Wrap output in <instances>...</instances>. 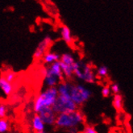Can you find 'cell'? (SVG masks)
<instances>
[{
	"label": "cell",
	"mask_w": 133,
	"mask_h": 133,
	"mask_svg": "<svg viewBox=\"0 0 133 133\" xmlns=\"http://www.w3.org/2000/svg\"><path fill=\"white\" fill-rule=\"evenodd\" d=\"M58 95L59 94L57 87L46 88L36 97L33 105L34 111L36 114H39L44 108L52 107L56 103Z\"/></svg>",
	"instance_id": "obj_1"
},
{
	"label": "cell",
	"mask_w": 133,
	"mask_h": 133,
	"mask_svg": "<svg viewBox=\"0 0 133 133\" xmlns=\"http://www.w3.org/2000/svg\"><path fill=\"white\" fill-rule=\"evenodd\" d=\"M84 121V116L79 111H76L71 113H62L57 115L55 125L58 128L70 129L77 128Z\"/></svg>",
	"instance_id": "obj_2"
},
{
	"label": "cell",
	"mask_w": 133,
	"mask_h": 133,
	"mask_svg": "<svg viewBox=\"0 0 133 133\" xmlns=\"http://www.w3.org/2000/svg\"><path fill=\"white\" fill-rule=\"evenodd\" d=\"M74 75L78 79L88 83H94L95 81V75L92 69L87 64L80 61H75L73 65Z\"/></svg>",
	"instance_id": "obj_3"
},
{
	"label": "cell",
	"mask_w": 133,
	"mask_h": 133,
	"mask_svg": "<svg viewBox=\"0 0 133 133\" xmlns=\"http://www.w3.org/2000/svg\"><path fill=\"white\" fill-rule=\"evenodd\" d=\"M69 95L75 104L78 107L85 103L91 96V91L81 84H73L70 89Z\"/></svg>",
	"instance_id": "obj_4"
},
{
	"label": "cell",
	"mask_w": 133,
	"mask_h": 133,
	"mask_svg": "<svg viewBox=\"0 0 133 133\" xmlns=\"http://www.w3.org/2000/svg\"><path fill=\"white\" fill-rule=\"evenodd\" d=\"M52 109L57 115H60L62 113L74 112L77 111V106L69 96L58 95Z\"/></svg>",
	"instance_id": "obj_5"
},
{
	"label": "cell",
	"mask_w": 133,
	"mask_h": 133,
	"mask_svg": "<svg viewBox=\"0 0 133 133\" xmlns=\"http://www.w3.org/2000/svg\"><path fill=\"white\" fill-rule=\"evenodd\" d=\"M52 43V39L49 36H45L43 40L38 44L36 49L33 53V57L36 60L41 59L47 53V50Z\"/></svg>",
	"instance_id": "obj_6"
},
{
	"label": "cell",
	"mask_w": 133,
	"mask_h": 133,
	"mask_svg": "<svg viewBox=\"0 0 133 133\" xmlns=\"http://www.w3.org/2000/svg\"><path fill=\"white\" fill-rule=\"evenodd\" d=\"M42 74L44 75V82L46 87L48 88L57 87L60 83V79L57 76L54 74L49 69V67L44 68L42 70Z\"/></svg>",
	"instance_id": "obj_7"
},
{
	"label": "cell",
	"mask_w": 133,
	"mask_h": 133,
	"mask_svg": "<svg viewBox=\"0 0 133 133\" xmlns=\"http://www.w3.org/2000/svg\"><path fill=\"white\" fill-rule=\"evenodd\" d=\"M41 118L42 119L43 122L45 125H53L56 123L57 115L53 111L52 107H46L39 113Z\"/></svg>",
	"instance_id": "obj_8"
},
{
	"label": "cell",
	"mask_w": 133,
	"mask_h": 133,
	"mask_svg": "<svg viewBox=\"0 0 133 133\" xmlns=\"http://www.w3.org/2000/svg\"><path fill=\"white\" fill-rule=\"evenodd\" d=\"M72 83L69 82H61L59 85H57V90L59 95H63V96H69L70 89H71Z\"/></svg>",
	"instance_id": "obj_9"
},
{
	"label": "cell",
	"mask_w": 133,
	"mask_h": 133,
	"mask_svg": "<svg viewBox=\"0 0 133 133\" xmlns=\"http://www.w3.org/2000/svg\"><path fill=\"white\" fill-rule=\"evenodd\" d=\"M32 128L37 132V131H44L45 128V124L43 122L42 119L41 118V116L39 114H36L32 119Z\"/></svg>",
	"instance_id": "obj_10"
},
{
	"label": "cell",
	"mask_w": 133,
	"mask_h": 133,
	"mask_svg": "<svg viewBox=\"0 0 133 133\" xmlns=\"http://www.w3.org/2000/svg\"><path fill=\"white\" fill-rule=\"evenodd\" d=\"M43 61L44 63L47 64V65H52L54 62L59 61L61 60V56L57 52H47L45 55L43 57Z\"/></svg>",
	"instance_id": "obj_11"
},
{
	"label": "cell",
	"mask_w": 133,
	"mask_h": 133,
	"mask_svg": "<svg viewBox=\"0 0 133 133\" xmlns=\"http://www.w3.org/2000/svg\"><path fill=\"white\" fill-rule=\"evenodd\" d=\"M0 87L6 96L10 95L13 90V85L11 82H7L4 77L0 78Z\"/></svg>",
	"instance_id": "obj_12"
},
{
	"label": "cell",
	"mask_w": 133,
	"mask_h": 133,
	"mask_svg": "<svg viewBox=\"0 0 133 133\" xmlns=\"http://www.w3.org/2000/svg\"><path fill=\"white\" fill-rule=\"evenodd\" d=\"M49 67V69H50L51 71H52L54 74H55L56 76H57L61 81L63 82L65 77H64L63 72H62V69H61V66L60 61H57V62H54L53 64L50 65Z\"/></svg>",
	"instance_id": "obj_13"
},
{
	"label": "cell",
	"mask_w": 133,
	"mask_h": 133,
	"mask_svg": "<svg viewBox=\"0 0 133 133\" xmlns=\"http://www.w3.org/2000/svg\"><path fill=\"white\" fill-rule=\"evenodd\" d=\"M61 36L62 40H63L65 42H66L67 44L71 43L72 41V35H71V31H70L69 28L64 25L62 26L61 29Z\"/></svg>",
	"instance_id": "obj_14"
},
{
	"label": "cell",
	"mask_w": 133,
	"mask_h": 133,
	"mask_svg": "<svg viewBox=\"0 0 133 133\" xmlns=\"http://www.w3.org/2000/svg\"><path fill=\"white\" fill-rule=\"evenodd\" d=\"M123 96L119 94V95H115L113 97V101H112V106L116 111H121L123 109Z\"/></svg>",
	"instance_id": "obj_15"
},
{
	"label": "cell",
	"mask_w": 133,
	"mask_h": 133,
	"mask_svg": "<svg viewBox=\"0 0 133 133\" xmlns=\"http://www.w3.org/2000/svg\"><path fill=\"white\" fill-rule=\"evenodd\" d=\"M61 63V69L62 72H63L64 77L67 79H69L71 78L74 75V69H73V65H68L66 64H64L63 62L60 61Z\"/></svg>",
	"instance_id": "obj_16"
},
{
	"label": "cell",
	"mask_w": 133,
	"mask_h": 133,
	"mask_svg": "<svg viewBox=\"0 0 133 133\" xmlns=\"http://www.w3.org/2000/svg\"><path fill=\"white\" fill-rule=\"evenodd\" d=\"M60 61L63 62L64 64H66L68 65H73L75 62V60L70 53H63L61 56Z\"/></svg>",
	"instance_id": "obj_17"
},
{
	"label": "cell",
	"mask_w": 133,
	"mask_h": 133,
	"mask_svg": "<svg viewBox=\"0 0 133 133\" xmlns=\"http://www.w3.org/2000/svg\"><path fill=\"white\" fill-rule=\"evenodd\" d=\"M97 74L101 77H105L108 75V68L106 65H101L98 68Z\"/></svg>",
	"instance_id": "obj_18"
},
{
	"label": "cell",
	"mask_w": 133,
	"mask_h": 133,
	"mask_svg": "<svg viewBox=\"0 0 133 133\" xmlns=\"http://www.w3.org/2000/svg\"><path fill=\"white\" fill-rule=\"evenodd\" d=\"M9 128V123L6 119H0V133H5Z\"/></svg>",
	"instance_id": "obj_19"
},
{
	"label": "cell",
	"mask_w": 133,
	"mask_h": 133,
	"mask_svg": "<svg viewBox=\"0 0 133 133\" xmlns=\"http://www.w3.org/2000/svg\"><path fill=\"white\" fill-rule=\"evenodd\" d=\"M15 76H16L15 73H14V72H12V71H9L8 73H6V75L4 76V77L6 78L7 82H9L11 83V82L15 80Z\"/></svg>",
	"instance_id": "obj_20"
},
{
	"label": "cell",
	"mask_w": 133,
	"mask_h": 133,
	"mask_svg": "<svg viewBox=\"0 0 133 133\" xmlns=\"http://www.w3.org/2000/svg\"><path fill=\"white\" fill-rule=\"evenodd\" d=\"M111 92V88L109 87H104L101 90L102 95H103V97H104V98H107V97L110 96Z\"/></svg>",
	"instance_id": "obj_21"
},
{
	"label": "cell",
	"mask_w": 133,
	"mask_h": 133,
	"mask_svg": "<svg viewBox=\"0 0 133 133\" xmlns=\"http://www.w3.org/2000/svg\"><path fill=\"white\" fill-rule=\"evenodd\" d=\"M111 90L112 93H114L115 95H119V92H120V88H119V85L118 83H113L111 87Z\"/></svg>",
	"instance_id": "obj_22"
},
{
	"label": "cell",
	"mask_w": 133,
	"mask_h": 133,
	"mask_svg": "<svg viewBox=\"0 0 133 133\" xmlns=\"http://www.w3.org/2000/svg\"><path fill=\"white\" fill-rule=\"evenodd\" d=\"M82 133H98V132L94 127L90 126V125H87V126H85L84 128Z\"/></svg>",
	"instance_id": "obj_23"
},
{
	"label": "cell",
	"mask_w": 133,
	"mask_h": 133,
	"mask_svg": "<svg viewBox=\"0 0 133 133\" xmlns=\"http://www.w3.org/2000/svg\"><path fill=\"white\" fill-rule=\"evenodd\" d=\"M6 106L3 105V104H1V105H0V118L3 119L5 117V115H6Z\"/></svg>",
	"instance_id": "obj_24"
},
{
	"label": "cell",
	"mask_w": 133,
	"mask_h": 133,
	"mask_svg": "<svg viewBox=\"0 0 133 133\" xmlns=\"http://www.w3.org/2000/svg\"><path fill=\"white\" fill-rule=\"evenodd\" d=\"M68 130H69V133H77V131H78L77 128H70V129H68Z\"/></svg>",
	"instance_id": "obj_25"
},
{
	"label": "cell",
	"mask_w": 133,
	"mask_h": 133,
	"mask_svg": "<svg viewBox=\"0 0 133 133\" xmlns=\"http://www.w3.org/2000/svg\"><path fill=\"white\" fill-rule=\"evenodd\" d=\"M36 133H47L45 131H37Z\"/></svg>",
	"instance_id": "obj_26"
}]
</instances>
